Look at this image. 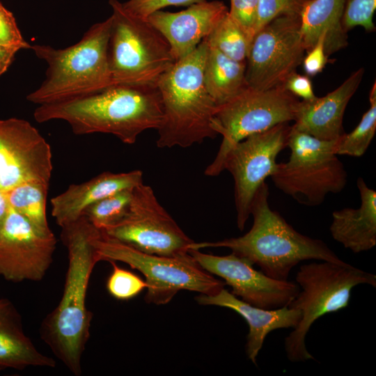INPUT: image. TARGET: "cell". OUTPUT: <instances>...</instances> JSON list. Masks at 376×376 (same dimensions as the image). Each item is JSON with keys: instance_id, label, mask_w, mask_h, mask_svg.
I'll use <instances>...</instances> for the list:
<instances>
[{"instance_id": "17", "label": "cell", "mask_w": 376, "mask_h": 376, "mask_svg": "<svg viewBox=\"0 0 376 376\" xmlns=\"http://www.w3.org/2000/svg\"><path fill=\"white\" fill-rule=\"evenodd\" d=\"M228 11L223 1L204 0L179 12L155 11L146 19L166 38L177 61L193 52Z\"/></svg>"}, {"instance_id": "23", "label": "cell", "mask_w": 376, "mask_h": 376, "mask_svg": "<svg viewBox=\"0 0 376 376\" xmlns=\"http://www.w3.org/2000/svg\"><path fill=\"white\" fill-rule=\"evenodd\" d=\"M345 3V0H311L305 6L299 17L306 52L321 37L328 56L347 46V31L342 23Z\"/></svg>"}, {"instance_id": "4", "label": "cell", "mask_w": 376, "mask_h": 376, "mask_svg": "<svg viewBox=\"0 0 376 376\" xmlns=\"http://www.w3.org/2000/svg\"><path fill=\"white\" fill-rule=\"evenodd\" d=\"M208 48L205 38L159 79L163 119L157 130L158 148H187L217 136L212 120L218 106L203 79Z\"/></svg>"}, {"instance_id": "29", "label": "cell", "mask_w": 376, "mask_h": 376, "mask_svg": "<svg viewBox=\"0 0 376 376\" xmlns=\"http://www.w3.org/2000/svg\"><path fill=\"white\" fill-rule=\"evenodd\" d=\"M111 263L113 270L107 281V289L113 297L126 301L137 296L147 284L145 281L129 270L120 268L115 261Z\"/></svg>"}, {"instance_id": "21", "label": "cell", "mask_w": 376, "mask_h": 376, "mask_svg": "<svg viewBox=\"0 0 376 376\" xmlns=\"http://www.w3.org/2000/svg\"><path fill=\"white\" fill-rule=\"evenodd\" d=\"M357 185L360 206L334 211L329 227L333 239L355 253L376 245V191L362 178H358Z\"/></svg>"}, {"instance_id": "3", "label": "cell", "mask_w": 376, "mask_h": 376, "mask_svg": "<svg viewBox=\"0 0 376 376\" xmlns=\"http://www.w3.org/2000/svg\"><path fill=\"white\" fill-rule=\"evenodd\" d=\"M269 187L258 189L251 205L253 225L242 236L217 242H194L190 249L225 247L257 265L269 277L288 280L292 268L303 260H326L345 264L321 240L304 235L290 225L269 204Z\"/></svg>"}, {"instance_id": "12", "label": "cell", "mask_w": 376, "mask_h": 376, "mask_svg": "<svg viewBox=\"0 0 376 376\" xmlns=\"http://www.w3.org/2000/svg\"><path fill=\"white\" fill-rule=\"evenodd\" d=\"M305 52L299 16L272 19L251 43L245 71L248 87L266 90L283 85L301 64Z\"/></svg>"}, {"instance_id": "37", "label": "cell", "mask_w": 376, "mask_h": 376, "mask_svg": "<svg viewBox=\"0 0 376 376\" xmlns=\"http://www.w3.org/2000/svg\"><path fill=\"white\" fill-rule=\"evenodd\" d=\"M19 51L16 48L0 45V77L8 70Z\"/></svg>"}, {"instance_id": "14", "label": "cell", "mask_w": 376, "mask_h": 376, "mask_svg": "<svg viewBox=\"0 0 376 376\" xmlns=\"http://www.w3.org/2000/svg\"><path fill=\"white\" fill-rule=\"evenodd\" d=\"M51 147L28 120L0 119V191L30 182L49 185Z\"/></svg>"}, {"instance_id": "9", "label": "cell", "mask_w": 376, "mask_h": 376, "mask_svg": "<svg viewBox=\"0 0 376 376\" xmlns=\"http://www.w3.org/2000/svg\"><path fill=\"white\" fill-rule=\"evenodd\" d=\"M93 244L101 260L123 262L143 274L148 303L167 304L182 290L213 295L224 287V282L203 269L189 253L175 256L146 253L101 232Z\"/></svg>"}, {"instance_id": "22", "label": "cell", "mask_w": 376, "mask_h": 376, "mask_svg": "<svg viewBox=\"0 0 376 376\" xmlns=\"http://www.w3.org/2000/svg\"><path fill=\"white\" fill-rule=\"evenodd\" d=\"M56 360L40 352L25 334L22 317L8 299H0V370L54 368Z\"/></svg>"}, {"instance_id": "20", "label": "cell", "mask_w": 376, "mask_h": 376, "mask_svg": "<svg viewBox=\"0 0 376 376\" xmlns=\"http://www.w3.org/2000/svg\"><path fill=\"white\" fill-rule=\"evenodd\" d=\"M201 305H213L233 310L249 325L246 353L256 365L258 354L266 336L272 331L294 328L300 320L301 312L288 306L275 309H265L251 305L222 288L213 295H200L196 297Z\"/></svg>"}, {"instance_id": "15", "label": "cell", "mask_w": 376, "mask_h": 376, "mask_svg": "<svg viewBox=\"0 0 376 376\" xmlns=\"http://www.w3.org/2000/svg\"><path fill=\"white\" fill-rule=\"evenodd\" d=\"M56 239L9 207L0 233V276L8 281H39L53 262Z\"/></svg>"}, {"instance_id": "27", "label": "cell", "mask_w": 376, "mask_h": 376, "mask_svg": "<svg viewBox=\"0 0 376 376\" xmlns=\"http://www.w3.org/2000/svg\"><path fill=\"white\" fill-rule=\"evenodd\" d=\"M210 46L216 48L228 57L246 63L250 42L246 35L228 13L206 37Z\"/></svg>"}, {"instance_id": "18", "label": "cell", "mask_w": 376, "mask_h": 376, "mask_svg": "<svg viewBox=\"0 0 376 376\" xmlns=\"http://www.w3.org/2000/svg\"><path fill=\"white\" fill-rule=\"evenodd\" d=\"M363 68L354 71L336 89L325 96L299 101L291 127L324 141H334L345 132L343 119L346 107L358 88Z\"/></svg>"}, {"instance_id": "11", "label": "cell", "mask_w": 376, "mask_h": 376, "mask_svg": "<svg viewBox=\"0 0 376 376\" xmlns=\"http://www.w3.org/2000/svg\"><path fill=\"white\" fill-rule=\"evenodd\" d=\"M100 232L140 251L159 256L187 253L194 242L160 204L151 187L143 182L133 189L123 218Z\"/></svg>"}, {"instance_id": "13", "label": "cell", "mask_w": 376, "mask_h": 376, "mask_svg": "<svg viewBox=\"0 0 376 376\" xmlns=\"http://www.w3.org/2000/svg\"><path fill=\"white\" fill-rule=\"evenodd\" d=\"M290 130L285 123L249 135L236 143L225 158L224 171H228L234 180L237 226L240 230L251 215L256 192L276 169V157L287 147Z\"/></svg>"}, {"instance_id": "19", "label": "cell", "mask_w": 376, "mask_h": 376, "mask_svg": "<svg viewBox=\"0 0 376 376\" xmlns=\"http://www.w3.org/2000/svg\"><path fill=\"white\" fill-rule=\"evenodd\" d=\"M143 182V172H102L88 181L70 185L50 200L51 214L61 227L79 219L95 202L119 191L132 189Z\"/></svg>"}, {"instance_id": "6", "label": "cell", "mask_w": 376, "mask_h": 376, "mask_svg": "<svg viewBox=\"0 0 376 376\" xmlns=\"http://www.w3.org/2000/svg\"><path fill=\"white\" fill-rule=\"evenodd\" d=\"M319 261L302 265L295 276L299 291L288 306L299 310L301 316L284 340L286 356L291 362L314 359L305 340L315 321L327 313L346 308L355 286H376V276L373 274L347 263Z\"/></svg>"}, {"instance_id": "26", "label": "cell", "mask_w": 376, "mask_h": 376, "mask_svg": "<svg viewBox=\"0 0 376 376\" xmlns=\"http://www.w3.org/2000/svg\"><path fill=\"white\" fill-rule=\"evenodd\" d=\"M370 107L363 115L359 123L350 133L345 132L338 139L336 154L361 157L368 150L376 130L375 82L369 95Z\"/></svg>"}, {"instance_id": "34", "label": "cell", "mask_w": 376, "mask_h": 376, "mask_svg": "<svg viewBox=\"0 0 376 376\" xmlns=\"http://www.w3.org/2000/svg\"><path fill=\"white\" fill-rule=\"evenodd\" d=\"M204 0H127L121 2L131 14L146 19L150 15L169 6H189Z\"/></svg>"}, {"instance_id": "24", "label": "cell", "mask_w": 376, "mask_h": 376, "mask_svg": "<svg viewBox=\"0 0 376 376\" xmlns=\"http://www.w3.org/2000/svg\"><path fill=\"white\" fill-rule=\"evenodd\" d=\"M246 63L236 61L209 45L203 69L206 89L219 107L248 87Z\"/></svg>"}, {"instance_id": "2", "label": "cell", "mask_w": 376, "mask_h": 376, "mask_svg": "<svg viewBox=\"0 0 376 376\" xmlns=\"http://www.w3.org/2000/svg\"><path fill=\"white\" fill-rule=\"evenodd\" d=\"M38 123L65 121L77 135L110 134L133 144L144 131L159 127L162 104L157 87L113 85L73 99L38 105Z\"/></svg>"}, {"instance_id": "33", "label": "cell", "mask_w": 376, "mask_h": 376, "mask_svg": "<svg viewBox=\"0 0 376 376\" xmlns=\"http://www.w3.org/2000/svg\"><path fill=\"white\" fill-rule=\"evenodd\" d=\"M0 45L19 50L31 48L17 26L13 14L0 2Z\"/></svg>"}, {"instance_id": "1", "label": "cell", "mask_w": 376, "mask_h": 376, "mask_svg": "<svg viewBox=\"0 0 376 376\" xmlns=\"http://www.w3.org/2000/svg\"><path fill=\"white\" fill-rule=\"evenodd\" d=\"M100 233L84 215L61 228L68 258L63 291L40 329L42 340L75 376L82 374V357L90 336L93 313L87 308L86 297L92 272L101 260L93 244Z\"/></svg>"}, {"instance_id": "38", "label": "cell", "mask_w": 376, "mask_h": 376, "mask_svg": "<svg viewBox=\"0 0 376 376\" xmlns=\"http://www.w3.org/2000/svg\"><path fill=\"white\" fill-rule=\"evenodd\" d=\"M9 210V205L3 192L0 191V233Z\"/></svg>"}, {"instance_id": "36", "label": "cell", "mask_w": 376, "mask_h": 376, "mask_svg": "<svg viewBox=\"0 0 376 376\" xmlns=\"http://www.w3.org/2000/svg\"><path fill=\"white\" fill-rule=\"evenodd\" d=\"M284 88L295 97L302 98V100H311L315 95L313 84L308 76L292 73L284 82Z\"/></svg>"}, {"instance_id": "28", "label": "cell", "mask_w": 376, "mask_h": 376, "mask_svg": "<svg viewBox=\"0 0 376 376\" xmlns=\"http://www.w3.org/2000/svg\"><path fill=\"white\" fill-rule=\"evenodd\" d=\"M134 188L119 191L95 202L85 210L83 215L100 231L116 224L125 215Z\"/></svg>"}, {"instance_id": "35", "label": "cell", "mask_w": 376, "mask_h": 376, "mask_svg": "<svg viewBox=\"0 0 376 376\" xmlns=\"http://www.w3.org/2000/svg\"><path fill=\"white\" fill-rule=\"evenodd\" d=\"M329 56L324 49V38L321 37L316 45L304 56L302 65L308 77H314L321 72L328 62Z\"/></svg>"}, {"instance_id": "16", "label": "cell", "mask_w": 376, "mask_h": 376, "mask_svg": "<svg viewBox=\"0 0 376 376\" xmlns=\"http://www.w3.org/2000/svg\"><path fill=\"white\" fill-rule=\"evenodd\" d=\"M189 253L203 269L223 279L233 295L254 306L275 309L288 306L299 291L297 283L272 279L233 253L214 256L189 249Z\"/></svg>"}, {"instance_id": "8", "label": "cell", "mask_w": 376, "mask_h": 376, "mask_svg": "<svg viewBox=\"0 0 376 376\" xmlns=\"http://www.w3.org/2000/svg\"><path fill=\"white\" fill-rule=\"evenodd\" d=\"M338 139L321 140L290 126V157L269 177L276 187L307 206L320 205L329 194L342 191L347 173L336 154Z\"/></svg>"}, {"instance_id": "5", "label": "cell", "mask_w": 376, "mask_h": 376, "mask_svg": "<svg viewBox=\"0 0 376 376\" xmlns=\"http://www.w3.org/2000/svg\"><path fill=\"white\" fill-rule=\"evenodd\" d=\"M111 17L94 24L75 44L63 49L33 45L47 65L42 84L26 100L38 105L93 94L113 85L108 59Z\"/></svg>"}, {"instance_id": "7", "label": "cell", "mask_w": 376, "mask_h": 376, "mask_svg": "<svg viewBox=\"0 0 376 376\" xmlns=\"http://www.w3.org/2000/svg\"><path fill=\"white\" fill-rule=\"evenodd\" d=\"M109 3L108 59L113 85L157 87L176 62L169 42L146 19L129 13L119 1Z\"/></svg>"}, {"instance_id": "31", "label": "cell", "mask_w": 376, "mask_h": 376, "mask_svg": "<svg viewBox=\"0 0 376 376\" xmlns=\"http://www.w3.org/2000/svg\"><path fill=\"white\" fill-rule=\"evenodd\" d=\"M311 0H259L256 33L272 19L282 15L299 16Z\"/></svg>"}, {"instance_id": "10", "label": "cell", "mask_w": 376, "mask_h": 376, "mask_svg": "<svg viewBox=\"0 0 376 376\" xmlns=\"http://www.w3.org/2000/svg\"><path fill=\"white\" fill-rule=\"evenodd\" d=\"M298 102L297 97L282 85L266 90L247 87L219 106L212 128L217 135L222 136V141L205 175L214 177L224 171L228 152L248 136L294 120Z\"/></svg>"}, {"instance_id": "25", "label": "cell", "mask_w": 376, "mask_h": 376, "mask_svg": "<svg viewBox=\"0 0 376 376\" xmlns=\"http://www.w3.org/2000/svg\"><path fill=\"white\" fill-rule=\"evenodd\" d=\"M49 185L30 182L3 192L10 207L24 217L36 228L45 233L51 230L46 214Z\"/></svg>"}, {"instance_id": "32", "label": "cell", "mask_w": 376, "mask_h": 376, "mask_svg": "<svg viewBox=\"0 0 376 376\" xmlns=\"http://www.w3.org/2000/svg\"><path fill=\"white\" fill-rule=\"evenodd\" d=\"M258 1L230 0V8L228 10L230 17L244 33L250 44L256 35Z\"/></svg>"}, {"instance_id": "30", "label": "cell", "mask_w": 376, "mask_h": 376, "mask_svg": "<svg viewBox=\"0 0 376 376\" xmlns=\"http://www.w3.org/2000/svg\"><path fill=\"white\" fill-rule=\"evenodd\" d=\"M376 0H345L342 23L347 32L356 26H361L366 31H374L373 15Z\"/></svg>"}]
</instances>
